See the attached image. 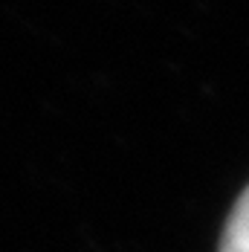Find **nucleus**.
I'll return each mask as SVG.
<instances>
[{
	"instance_id": "1",
	"label": "nucleus",
	"mask_w": 249,
	"mask_h": 252,
	"mask_svg": "<svg viewBox=\"0 0 249 252\" xmlns=\"http://www.w3.org/2000/svg\"><path fill=\"white\" fill-rule=\"evenodd\" d=\"M220 252H249V189L241 194L226 220Z\"/></svg>"
}]
</instances>
